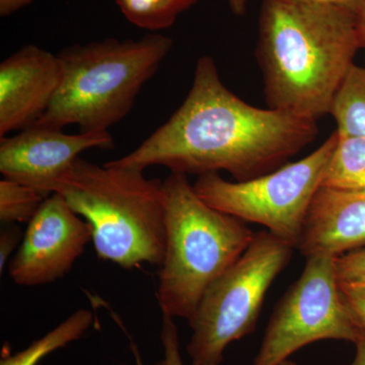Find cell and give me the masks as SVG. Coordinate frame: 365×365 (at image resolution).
<instances>
[{
    "label": "cell",
    "mask_w": 365,
    "mask_h": 365,
    "mask_svg": "<svg viewBox=\"0 0 365 365\" xmlns=\"http://www.w3.org/2000/svg\"><path fill=\"white\" fill-rule=\"evenodd\" d=\"M58 54L26 45L0 63V137L37 123L61 85Z\"/></svg>",
    "instance_id": "8fae6325"
},
{
    "label": "cell",
    "mask_w": 365,
    "mask_h": 365,
    "mask_svg": "<svg viewBox=\"0 0 365 365\" xmlns=\"http://www.w3.org/2000/svg\"><path fill=\"white\" fill-rule=\"evenodd\" d=\"M357 26H359L360 46L361 49H365V0H361V4L356 14Z\"/></svg>",
    "instance_id": "cb8c5ba5"
},
{
    "label": "cell",
    "mask_w": 365,
    "mask_h": 365,
    "mask_svg": "<svg viewBox=\"0 0 365 365\" xmlns=\"http://www.w3.org/2000/svg\"><path fill=\"white\" fill-rule=\"evenodd\" d=\"M279 1L300 2V4H328V6H335L349 9V11H351L355 14H357V11H359L360 4H361V0H279Z\"/></svg>",
    "instance_id": "7402d4cb"
},
{
    "label": "cell",
    "mask_w": 365,
    "mask_h": 365,
    "mask_svg": "<svg viewBox=\"0 0 365 365\" xmlns=\"http://www.w3.org/2000/svg\"><path fill=\"white\" fill-rule=\"evenodd\" d=\"M230 9L235 16H244L246 13L247 2L248 0H228Z\"/></svg>",
    "instance_id": "484cf974"
},
{
    "label": "cell",
    "mask_w": 365,
    "mask_h": 365,
    "mask_svg": "<svg viewBox=\"0 0 365 365\" xmlns=\"http://www.w3.org/2000/svg\"><path fill=\"white\" fill-rule=\"evenodd\" d=\"M317 122L248 104L228 90L215 59L204 55L179 109L136 150L111 163L143 172L163 165L187 176L225 170L247 181L279 169L313 143Z\"/></svg>",
    "instance_id": "6da1fadb"
},
{
    "label": "cell",
    "mask_w": 365,
    "mask_h": 365,
    "mask_svg": "<svg viewBox=\"0 0 365 365\" xmlns=\"http://www.w3.org/2000/svg\"><path fill=\"white\" fill-rule=\"evenodd\" d=\"M281 365H297V364H295L294 361H292V360H287V361L285 362H283L282 364Z\"/></svg>",
    "instance_id": "83f0119b"
},
{
    "label": "cell",
    "mask_w": 365,
    "mask_h": 365,
    "mask_svg": "<svg viewBox=\"0 0 365 365\" xmlns=\"http://www.w3.org/2000/svg\"><path fill=\"white\" fill-rule=\"evenodd\" d=\"M340 136L365 138V66L353 64L331 105L330 113Z\"/></svg>",
    "instance_id": "5bb4252c"
},
{
    "label": "cell",
    "mask_w": 365,
    "mask_h": 365,
    "mask_svg": "<svg viewBox=\"0 0 365 365\" xmlns=\"http://www.w3.org/2000/svg\"><path fill=\"white\" fill-rule=\"evenodd\" d=\"M335 271L339 284L365 287V246L337 257Z\"/></svg>",
    "instance_id": "ac0fdd59"
},
{
    "label": "cell",
    "mask_w": 365,
    "mask_h": 365,
    "mask_svg": "<svg viewBox=\"0 0 365 365\" xmlns=\"http://www.w3.org/2000/svg\"><path fill=\"white\" fill-rule=\"evenodd\" d=\"M32 187L2 178L0 181V222L4 225L30 222L45 199Z\"/></svg>",
    "instance_id": "e0dca14e"
},
{
    "label": "cell",
    "mask_w": 365,
    "mask_h": 365,
    "mask_svg": "<svg viewBox=\"0 0 365 365\" xmlns=\"http://www.w3.org/2000/svg\"><path fill=\"white\" fill-rule=\"evenodd\" d=\"M160 341L163 348V357L155 365H184L180 349L179 332L175 319L163 314Z\"/></svg>",
    "instance_id": "d6986e66"
},
{
    "label": "cell",
    "mask_w": 365,
    "mask_h": 365,
    "mask_svg": "<svg viewBox=\"0 0 365 365\" xmlns=\"http://www.w3.org/2000/svg\"><path fill=\"white\" fill-rule=\"evenodd\" d=\"M335 259L307 258L299 279L283 295L271 316L253 365H281L304 346L319 341L355 344L359 339L361 333L341 295Z\"/></svg>",
    "instance_id": "ba28073f"
},
{
    "label": "cell",
    "mask_w": 365,
    "mask_h": 365,
    "mask_svg": "<svg viewBox=\"0 0 365 365\" xmlns=\"http://www.w3.org/2000/svg\"><path fill=\"white\" fill-rule=\"evenodd\" d=\"M295 248L267 230L206 290L188 323L192 365H220L228 346L254 332L264 299Z\"/></svg>",
    "instance_id": "8992f818"
},
{
    "label": "cell",
    "mask_w": 365,
    "mask_h": 365,
    "mask_svg": "<svg viewBox=\"0 0 365 365\" xmlns=\"http://www.w3.org/2000/svg\"><path fill=\"white\" fill-rule=\"evenodd\" d=\"M199 0H116L118 7L132 25L158 33L176 23L178 16Z\"/></svg>",
    "instance_id": "2e32d148"
},
{
    "label": "cell",
    "mask_w": 365,
    "mask_h": 365,
    "mask_svg": "<svg viewBox=\"0 0 365 365\" xmlns=\"http://www.w3.org/2000/svg\"><path fill=\"white\" fill-rule=\"evenodd\" d=\"M69 207L90 225L98 258L123 269L162 265L165 248L163 181L111 162L79 157L59 184Z\"/></svg>",
    "instance_id": "3957f363"
},
{
    "label": "cell",
    "mask_w": 365,
    "mask_h": 365,
    "mask_svg": "<svg viewBox=\"0 0 365 365\" xmlns=\"http://www.w3.org/2000/svg\"><path fill=\"white\" fill-rule=\"evenodd\" d=\"M131 350L134 355V359H135V365H145L135 343L131 342Z\"/></svg>",
    "instance_id": "4316f807"
},
{
    "label": "cell",
    "mask_w": 365,
    "mask_h": 365,
    "mask_svg": "<svg viewBox=\"0 0 365 365\" xmlns=\"http://www.w3.org/2000/svg\"><path fill=\"white\" fill-rule=\"evenodd\" d=\"M113 146L109 131L67 134L62 129L33 125L14 136L0 137V173L48 197L56 193L81 153Z\"/></svg>",
    "instance_id": "30bf717a"
},
{
    "label": "cell",
    "mask_w": 365,
    "mask_h": 365,
    "mask_svg": "<svg viewBox=\"0 0 365 365\" xmlns=\"http://www.w3.org/2000/svg\"><path fill=\"white\" fill-rule=\"evenodd\" d=\"M359 49L349 9L264 0L257 59L268 107L318 121L330 113Z\"/></svg>",
    "instance_id": "7a4b0ae2"
},
{
    "label": "cell",
    "mask_w": 365,
    "mask_h": 365,
    "mask_svg": "<svg viewBox=\"0 0 365 365\" xmlns=\"http://www.w3.org/2000/svg\"><path fill=\"white\" fill-rule=\"evenodd\" d=\"M364 246L365 193L319 187L297 250L306 258H337Z\"/></svg>",
    "instance_id": "7c38bea8"
},
{
    "label": "cell",
    "mask_w": 365,
    "mask_h": 365,
    "mask_svg": "<svg viewBox=\"0 0 365 365\" xmlns=\"http://www.w3.org/2000/svg\"><path fill=\"white\" fill-rule=\"evenodd\" d=\"M173 44L172 38L150 33L138 40L107 38L66 47L58 54L63 69L58 93L34 125L109 131L130 113Z\"/></svg>",
    "instance_id": "277c9868"
},
{
    "label": "cell",
    "mask_w": 365,
    "mask_h": 365,
    "mask_svg": "<svg viewBox=\"0 0 365 365\" xmlns=\"http://www.w3.org/2000/svg\"><path fill=\"white\" fill-rule=\"evenodd\" d=\"M93 240L90 225L59 193L48 196L28 223L23 241L9 263L11 279L34 287L61 279Z\"/></svg>",
    "instance_id": "9c48e42d"
},
{
    "label": "cell",
    "mask_w": 365,
    "mask_h": 365,
    "mask_svg": "<svg viewBox=\"0 0 365 365\" xmlns=\"http://www.w3.org/2000/svg\"><path fill=\"white\" fill-rule=\"evenodd\" d=\"M93 319L91 311L79 309L42 338L34 341L26 349L2 357L0 365H37L51 353L81 339L93 325Z\"/></svg>",
    "instance_id": "9a60e30c"
},
{
    "label": "cell",
    "mask_w": 365,
    "mask_h": 365,
    "mask_svg": "<svg viewBox=\"0 0 365 365\" xmlns=\"http://www.w3.org/2000/svg\"><path fill=\"white\" fill-rule=\"evenodd\" d=\"M321 186L365 193L364 137L338 134L337 143L327 165Z\"/></svg>",
    "instance_id": "4fadbf2b"
},
{
    "label": "cell",
    "mask_w": 365,
    "mask_h": 365,
    "mask_svg": "<svg viewBox=\"0 0 365 365\" xmlns=\"http://www.w3.org/2000/svg\"><path fill=\"white\" fill-rule=\"evenodd\" d=\"M34 1L35 0H0V16H11Z\"/></svg>",
    "instance_id": "603a6c76"
},
{
    "label": "cell",
    "mask_w": 365,
    "mask_h": 365,
    "mask_svg": "<svg viewBox=\"0 0 365 365\" xmlns=\"http://www.w3.org/2000/svg\"><path fill=\"white\" fill-rule=\"evenodd\" d=\"M0 232V272H4L7 263L11 260V255L18 246H21L24 234L16 225H6ZM19 249V248H18Z\"/></svg>",
    "instance_id": "44dd1931"
},
{
    "label": "cell",
    "mask_w": 365,
    "mask_h": 365,
    "mask_svg": "<svg viewBox=\"0 0 365 365\" xmlns=\"http://www.w3.org/2000/svg\"><path fill=\"white\" fill-rule=\"evenodd\" d=\"M165 193V248L158 304L165 316L189 321L206 290L253 241L245 222L204 202L188 176L170 173Z\"/></svg>",
    "instance_id": "5b68a950"
},
{
    "label": "cell",
    "mask_w": 365,
    "mask_h": 365,
    "mask_svg": "<svg viewBox=\"0 0 365 365\" xmlns=\"http://www.w3.org/2000/svg\"><path fill=\"white\" fill-rule=\"evenodd\" d=\"M355 355L350 365H365V335L360 336L355 342Z\"/></svg>",
    "instance_id": "d4e9b609"
},
{
    "label": "cell",
    "mask_w": 365,
    "mask_h": 365,
    "mask_svg": "<svg viewBox=\"0 0 365 365\" xmlns=\"http://www.w3.org/2000/svg\"><path fill=\"white\" fill-rule=\"evenodd\" d=\"M346 309L362 335H365V287L339 284Z\"/></svg>",
    "instance_id": "ffe728a7"
},
{
    "label": "cell",
    "mask_w": 365,
    "mask_h": 365,
    "mask_svg": "<svg viewBox=\"0 0 365 365\" xmlns=\"http://www.w3.org/2000/svg\"><path fill=\"white\" fill-rule=\"evenodd\" d=\"M337 139L333 132L307 157L263 176L230 182L220 173H209L198 176L193 188L211 207L242 222L258 223L297 250Z\"/></svg>",
    "instance_id": "52a82bcc"
}]
</instances>
